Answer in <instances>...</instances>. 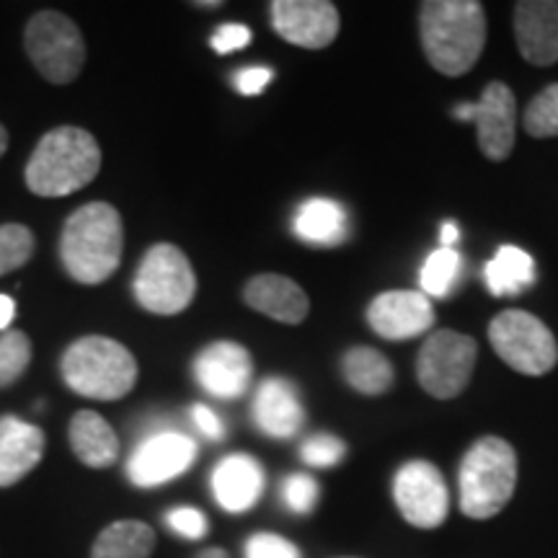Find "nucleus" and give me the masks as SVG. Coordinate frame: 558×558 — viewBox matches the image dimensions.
<instances>
[{
    "mask_svg": "<svg viewBox=\"0 0 558 558\" xmlns=\"http://www.w3.org/2000/svg\"><path fill=\"white\" fill-rule=\"evenodd\" d=\"M251 414L256 427L275 439L295 437L305 424V409L298 388L282 378H267L262 383Z\"/></svg>",
    "mask_w": 558,
    "mask_h": 558,
    "instance_id": "obj_17",
    "label": "nucleus"
},
{
    "mask_svg": "<svg viewBox=\"0 0 558 558\" xmlns=\"http://www.w3.org/2000/svg\"><path fill=\"white\" fill-rule=\"evenodd\" d=\"M484 279L492 295H520V292H525L530 284L535 282L533 256L520 246L507 243V246H501L497 254H494V259H488L484 267Z\"/></svg>",
    "mask_w": 558,
    "mask_h": 558,
    "instance_id": "obj_23",
    "label": "nucleus"
},
{
    "mask_svg": "<svg viewBox=\"0 0 558 558\" xmlns=\"http://www.w3.org/2000/svg\"><path fill=\"white\" fill-rule=\"evenodd\" d=\"M393 499L409 525L435 530L448 520L450 492L437 465L427 460H411L393 478Z\"/></svg>",
    "mask_w": 558,
    "mask_h": 558,
    "instance_id": "obj_10",
    "label": "nucleus"
},
{
    "mask_svg": "<svg viewBox=\"0 0 558 558\" xmlns=\"http://www.w3.org/2000/svg\"><path fill=\"white\" fill-rule=\"evenodd\" d=\"M452 117L460 122H476L478 145L488 160L509 158L514 148L518 107H514V94L507 83L492 81L478 101L460 104L452 109Z\"/></svg>",
    "mask_w": 558,
    "mask_h": 558,
    "instance_id": "obj_11",
    "label": "nucleus"
},
{
    "mask_svg": "<svg viewBox=\"0 0 558 558\" xmlns=\"http://www.w3.org/2000/svg\"><path fill=\"white\" fill-rule=\"evenodd\" d=\"M269 16L279 37L303 50H324L339 37V11L329 0H275Z\"/></svg>",
    "mask_w": 558,
    "mask_h": 558,
    "instance_id": "obj_13",
    "label": "nucleus"
},
{
    "mask_svg": "<svg viewBox=\"0 0 558 558\" xmlns=\"http://www.w3.org/2000/svg\"><path fill=\"white\" fill-rule=\"evenodd\" d=\"M153 548L156 530L140 520H120L96 535L90 558H150Z\"/></svg>",
    "mask_w": 558,
    "mask_h": 558,
    "instance_id": "obj_24",
    "label": "nucleus"
},
{
    "mask_svg": "<svg viewBox=\"0 0 558 558\" xmlns=\"http://www.w3.org/2000/svg\"><path fill=\"white\" fill-rule=\"evenodd\" d=\"M522 122H525L527 135L558 137V83H550L527 104Z\"/></svg>",
    "mask_w": 558,
    "mask_h": 558,
    "instance_id": "obj_29",
    "label": "nucleus"
},
{
    "mask_svg": "<svg viewBox=\"0 0 558 558\" xmlns=\"http://www.w3.org/2000/svg\"><path fill=\"white\" fill-rule=\"evenodd\" d=\"M190 414H192L194 427H197L207 439H213V442H220V439L226 437V424H222L220 416L215 414V411L209 407H205V403H194Z\"/></svg>",
    "mask_w": 558,
    "mask_h": 558,
    "instance_id": "obj_36",
    "label": "nucleus"
},
{
    "mask_svg": "<svg viewBox=\"0 0 558 558\" xmlns=\"http://www.w3.org/2000/svg\"><path fill=\"white\" fill-rule=\"evenodd\" d=\"M70 448L88 469H111L120 460V437L111 424L96 411L83 409L70 418Z\"/></svg>",
    "mask_w": 558,
    "mask_h": 558,
    "instance_id": "obj_21",
    "label": "nucleus"
},
{
    "mask_svg": "<svg viewBox=\"0 0 558 558\" xmlns=\"http://www.w3.org/2000/svg\"><path fill=\"white\" fill-rule=\"evenodd\" d=\"M246 558H303L295 543L275 533H256L246 541Z\"/></svg>",
    "mask_w": 558,
    "mask_h": 558,
    "instance_id": "obj_32",
    "label": "nucleus"
},
{
    "mask_svg": "<svg viewBox=\"0 0 558 558\" xmlns=\"http://www.w3.org/2000/svg\"><path fill=\"white\" fill-rule=\"evenodd\" d=\"M197 460V445L192 437L173 429H158L137 445L128 463V476L140 488H153L179 478Z\"/></svg>",
    "mask_w": 558,
    "mask_h": 558,
    "instance_id": "obj_12",
    "label": "nucleus"
},
{
    "mask_svg": "<svg viewBox=\"0 0 558 558\" xmlns=\"http://www.w3.org/2000/svg\"><path fill=\"white\" fill-rule=\"evenodd\" d=\"M344 380L357 393L380 396L393 386V367L388 357L373 347H352L341 360Z\"/></svg>",
    "mask_w": 558,
    "mask_h": 558,
    "instance_id": "obj_25",
    "label": "nucleus"
},
{
    "mask_svg": "<svg viewBox=\"0 0 558 558\" xmlns=\"http://www.w3.org/2000/svg\"><path fill=\"white\" fill-rule=\"evenodd\" d=\"M194 9H220L222 0H197V3H192Z\"/></svg>",
    "mask_w": 558,
    "mask_h": 558,
    "instance_id": "obj_41",
    "label": "nucleus"
},
{
    "mask_svg": "<svg viewBox=\"0 0 558 558\" xmlns=\"http://www.w3.org/2000/svg\"><path fill=\"white\" fill-rule=\"evenodd\" d=\"M494 352L522 375H546L558 362L554 331L527 311H501L488 326Z\"/></svg>",
    "mask_w": 558,
    "mask_h": 558,
    "instance_id": "obj_8",
    "label": "nucleus"
},
{
    "mask_svg": "<svg viewBox=\"0 0 558 558\" xmlns=\"http://www.w3.org/2000/svg\"><path fill=\"white\" fill-rule=\"evenodd\" d=\"M62 380L73 393L94 401H120L135 388L137 360L122 341L83 337L60 360Z\"/></svg>",
    "mask_w": 558,
    "mask_h": 558,
    "instance_id": "obj_4",
    "label": "nucleus"
},
{
    "mask_svg": "<svg viewBox=\"0 0 558 558\" xmlns=\"http://www.w3.org/2000/svg\"><path fill=\"white\" fill-rule=\"evenodd\" d=\"M101 171V148L88 130L54 128L39 140L26 163V186L45 199L81 192Z\"/></svg>",
    "mask_w": 558,
    "mask_h": 558,
    "instance_id": "obj_3",
    "label": "nucleus"
},
{
    "mask_svg": "<svg viewBox=\"0 0 558 558\" xmlns=\"http://www.w3.org/2000/svg\"><path fill=\"white\" fill-rule=\"evenodd\" d=\"M418 32L429 65L460 78L476 65L486 45V13L478 0H424Z\"/></svg>",
    "mask_w": 558,
    "mask_h": 558,
    "instance_id": "obj_1",
    "label": "nucleus"
},
{
    "mask_svg": "<svg viewBox=\"0 0 558 558\" xmlns=\"http://www.w3.org/2000/svg\"><path fill=\"white\" fill-rule=\"evenodd\" d=\"M32 362L29 333L9 329L0 333V388H9L26 373Z\"/></svg>",
    "mask_w": 558,
    "mask_h": 558,
    "instance_id": "obj_27",
    "label": "nucleus"
},
{
    "mask_svg": "<svg viewBox=\"0 0 558 558\" xmlns=\"http://www.w3.org/2000/svg\"><path fill=\"white\" fill-rule=\"evenodd\" d=\"M344 456L347 445L339 437L326 435V432L305 439L303 450H300V458L313 465V469H333V465H339L344 460Z\"/></svg>",
    "mask_w": 558,
    "mask_h": 558,
    "instance_id": "obj_30",
    "label": "nucleus"
},
{
    "mask_svg": "<svg viewBox=\"0 0 558 558\" xmlns=\"http://www.w3.org/2000/svg\"><path fill=\"white\" fill-rule=\"evenodd\" d=\"M271 81H275L271 68H243L233 75V86L241 96H259Z\"/></svg>",
    "mask_w": 558,
    "mask_h": 558,
    "instance_id": "obj_35",
    "label": "nucleus"
},
{
    "mask_svg": "<svg viewBox=\"0 0 558 558\" xmlns=\"http://www.w3.org/2000/svg\"><path fill=\"white\" fill-rule=\"evenodd\" d=\"M460 271H463V256L456 248L432 251L418 271V282L427 298H448L458 284Z\"/></svg>",
    "mask_w": 558,
    "mask_h": 558,
    "instance_id": "obj_26",
    "label": "nucleus"
},
{
    "mask_svg": "<svg viewBox=\"0 0 558 558\" xmlns=\"http://www.w3.org/2000/svg\"><path fill=\"white\" fill-rule=\"evenodd\" d=\"M267 476L259 460L235 452L222 458L213 471V494L226 512H246L259 501Z\"/></svg>",
    "mask_w": 558,
    "mask_h": 558,
    "instance_id": "obj_20",
    "label": "nucleus"
},
{
    "mask_svg": "<svg viewBox=\"0 0 558 558\" xmlns=\"http://www.w3.org/2000/svg\"><path fill=\"white\" fill-rule=\"evenodd\" d=\"M122 251V215L109 202H88L65 220L60 235V259L75 282H107L120 269Z\"/></svg>",
    "mask_w": 558,
    "mask_h": 558,
    "instance_id": "obj_2",
    "label": "nucleus"
},
{
    "mask_svg": "<svg viewBox=\"0 0 558 558\" xmlns=\"http://www.w3.org/2000/svg\"><path fill=\"white\" fill-rule=\"evenodd\" d=\"M34 256V233L21 222L0 226V277L26 267Z\"/></svg>",
    "mask_w": 558,
    "mask_h": 558,
    "instance_id": "obj_28",
    "label": "nucleus"
},
{
    "mask_svg": "<svg viewBox=\"0 0 558 558\" xmlns=\"http://www.w3.org/2000/svg\"><path fill=\"white\" fill-rule=\"evenodd\" d=\"M460 512L471 520L497 518L518 486V452L501 437H481L458 473Z\"/></svg>",
    "mask_w": 558,
    "mask_h": 558,
    "instance_id": "obj_5",
    "label": "nucleus"
},
{
    "mask_svg": "<svg viewBox=\"0 0 558 558\" xmlns=\"http://www.w3.org/2000/svg\"><path fill=\"white\" fill-rule=\"evenodd\" d=\"M251 39H254V34H251L248 26L222 24L215 29L213 37H209V47H213L218 54H230L235 50H243Z\"/></svg>",
    "mask_w": 558,
    "mask_h": 558,
    "instance_id": "obj_34",
    "label": "nucleus"
},
{
    "mask_svg": "<svg viewBox=\"0 0 558 558\" xmlns=\"http://www.w3.org/2000/svg\"><path fill=\"white\" fill-rule=\"evenodd\" d=\"M367 324L383 339L407 341L435 326V305L424 292L390 290L369 303Z\"/></svg>",
    "mask_w": 558,
    "mask_h": 558,
    "instance_id": "obj_15",
    "label": "nucleus"
},
{
    "mask_svg": "<svg viewBox=\"0 0 558 558\" xmlns=\"http://www.w3.org/2000/svg\"><path fill=\"white\" fill-rule=\"evenodd\" d=\"M194 558H230V556L222 548H205V550H199Z\"/></svg>",
    "mask_w": 558,
    "mask_h": 558,
    "instance_id": "obj_39",
    "label": "nucleus"
},
{
    "mask_svg": "<svg viewBox=\"0 0 558 558\" xmlns=\"http://www.w3.org/2000/svg\"><path fill=\"white\" fill-rule=\"evenodd\" d=\"M254 360L239 341H213L194 360V378L213 399L233 401L241 399L251 386Z\"/></svg>",
    "mask_w": 558,
    "mask_h": 558,
    "instance_id": "obj_14",
    "label": "nucleus"
},
{
    "mask_svg": "<svg viewBox=\"0 0 558 558\" xmlns=\"http://www.w3.org/2000/svg\"><path fill=\"white\" fill-rule=\"evenodd\" d=\"M243 303L279 324L298 326L311 311V300L295 279L282 275H256L243 288Z\"/></svg>",
    "mask_w": 558,
    "mask_h": 558,
    "instance_id": "obj_19",
    "label": "nucleus"
},
{
    "mask_svg": "<svg viewBox=\"0 0 558 558\" xmlns=\"http://www.w3.org/2000/svg\"><path fill=\"white\" fill-rule=\"evenodd\" d=\"M292 230L311 246H339L349 235V215L337 199L311 197L298 207Z\"/></svg>",
    "mask_w": 558,
    "mask_h": 558,
    "instance_id": "obj_22",
    "label": "nucleus"
},
{
    "mask_svg": "<svg viewBox=\"0 0 558 558\" xmlns=\"http://www.w3.org/2000/svg\"><path fill=\"white\" fill-rule=\"evenodd\" d=\"M460 239V228L458 222H442V228H439V241H442V248H452Z\"/></svg>",
    "mask_w": 558,
    "mask_h": 558,
    "instance_id": "obj_38",
    "label": "nucleus"
},
{
    "mask_svg": "<svg viewBox=\"0 0 558 558\" xmlns=\"http://www.w3.org/2000/svg\"><path fill=\"white\" fill-rule=\"evenodd\" d=\"M282 497H284V505H288L292 512L298 514L313 512V507H316L318 501L316 478L308 476V473H292V476L284 478Z\"/></svg>",
    "mask_w": 558,
    "mask_h": 558,
    "instance_id": "obj_31",
    "label": "nucleus"
},
{
    "mask_svg": "<svg viewBox=\"0 0 558 558\" xmlns=\"http://www.w3.org/2000/svg\"><path fill=\"white\" fill-rule=\"evenodd\" d=\"M5 150H9V130L0 124V158L5 156Z\"/></svg>",
    "mask_w": 558,
    "mask_h": 558,
    "instance_id": "obj_40",
    "label": "nucleus"
},
{
    "mask_svg": "<svg viewBox=\"0 0 558 558\" xmlns=\"http://www.w3.org/2000/svg\"><path fill=\"white\" fill-rule=\"evenodd\" d=\"M24 47L45 81L68 86L86 65V41L73 19L60 11L34 13L24 29Z\"/></svg>",
    "mask_w": 558,
    "mask_h": 558,
    "instance_id": "obj_6",
    "label": "nucleus"
},
{
    "mask_svg": "<svg viewBox=\"0 0 558 558\" xmlns=\"http://www.w3.org/2000/svg\"><path fill=\"white\" fill-rule=\"evenodd\" d=\"M514 39L530 65L548 68L558 62L556 0H522L514 5Z\"/></svg>",
    "mask_w": 558,
    "mask_h": 558,
    "instance_id": "obj_16",
    "label": "nucleus"
},
{
    "mask_svg": "<svg viewBox=\"0 0 558 558\" xmlns=\"http://www.w3.org/2000/svg\"><path fill=\"white\" fill-rule=\"evenodd\" d=\"M132 288L145 311L156 316H177L192 305L197 277L184 251L173 243H156L140 262Z\"/></svg>",
    "mask_w": 558,
    "mask_h": 558,
    "instance_id": "obj_7",
    "label": "nucleus"
},
{
    "mask_svg": "<svg viewBox=\"0 0 558 558\" xmlns=\"http://www.w3.org/2000/svg\"><path fill=\"white\" fill-rule=\"evenodd\" d=\"M45 458V432L19 416H0V488L19 484Z\"/></svg>",
    "mask_w": 558,
    "mask_h": 558,
    "instance_id": "obj_18",
    "label": "nucleus"
},
{
    "mask_svg": "<svg viewBox=\"0 0 558 558\" xmlns=\"http://www.w3.org/2000/svg\"><path fill=\"white\" fill-rule=\"evenodd\" d=\"M476 360V341L452 329H439L418 349V383L435 399L450 401L469 388Z\"/></svg>",
    "mask_w": 558,
    "mask_h": 558,
    "instance_id": "obj_9",
    "label": "nucleus"
},
{
    "mask_svg": "<svg viewBox=\"0 0 558 558\" xmlns=\"http://www.w3.org/2000/svg\"><path fill=\"white\" fill-rule=\"evenodd\" d=\"M166 525L186 541H199L207 535V518L194 507H177L166 514Z\"/></svg>",
    "mask_w": 558,
    "mask_h": 558,
    "instance_id": "obj_33",
    "label": "nucleus"
},
{
    "mask_svg": "<svg viewBox=\"0 0 558 558\" xmlns=\"http://www.w3.org/2000/svg\"><path fill=\"white\" fill-rule=\"evenodd\" d=\"M16 316V305L9 295H0V331H9L11 329V320Z\"/></svg>",
    "mask_w": 558,
    "mask_h": 558,
    "instance_id": "obj_37",
    "label": "nucleus"
}]
</instances>
